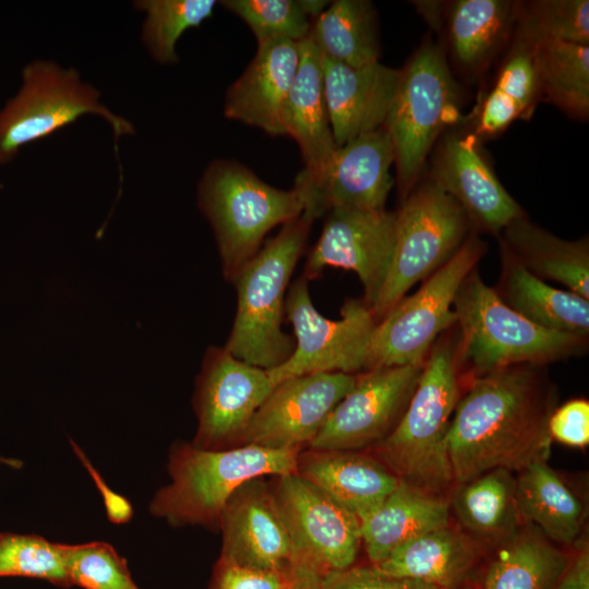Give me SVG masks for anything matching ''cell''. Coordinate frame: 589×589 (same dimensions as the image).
Here are the masks:
<instances>
[{
  "instance_id": "cell-1",
  "label": "cell",
  "mask_w": 589,
  "mask_h": 589,
  "mask_svg": "<svg viewBox=\"0 0 589 589\" xmlns=\"http://www.w3.org/2000/svg\"><path fill=\"white\" fill-rule=\"evenodd\" d=\"M542 365L515 364L476 376L452 416L446 449L453 480L546 460L554 390Z\"/></svg>"
},
{
  "instance_id": "cell-2",
  "label": "cell",
  "mask_w": 589,
  "mask_h": 589,
  "mask_svg": "<svg viewBox=\"0 0 589 589\" xmlns=\"http://www.w3.org/2000/svg\"><path fill=\"white\" fill-rule=\"evenodd\" d=\"M457 341L458 332L434 344L400 420L374 445L376 458L400 480L433 494L454 481L446 437L459 399Z\"/></svg>"
},
{
  "instance_id": "cell-3",
  "label": "cell",
  "mask_w": 589,
  "mask_h": 589,
  "mask_svg": "<svg viewBox=\"0 0 589 589\" xmlns=\"http://www.w3.org/2000/svg\"><path fill=\"white\" fill-rule=\"evenodd\" d=\"M301 450L254 445L208 450L176 443L168 462L171 483L156 492L149 512L173 527L218 526L228 498L241 484L297 472Z\"/></svg>"
},
{
  "instance_id": "cell-4",
  "label": "cell",
  "mask_w": 589,
  "mask_h": 589,
  "mask_svg": "<svg viewBox=\"0 0 589 589\" xmlns=\"http://www.w3.org/2000/svg\"><path fill=\"white\" fill-rule=\"evenodd\" d=\"M313 221L302 213L284 224L233 279L237 313L224 347L237 359L271 370L293 352L294 338L281 329L286 289Z\"/></svg>"
},
{
  "instance_id": "cell-5",
  "label": "cell",
  "mask_w": 589,
  "mask_h": 589,
  "mask_svg": "<svg viewBox=\"0 0 589 589\" xmlns=\"http://www.w3.org/2000/svg\"><path fill=\"white\" fill-rule=\"evenodd\" d=\"M197 205L213 228L223 274L230 283L262 248L268 231L298 218L304 209L296 188H274L227 159L214 160L205 169L197 185Z\"/></svg>"
},
{
  "instance_id": "cell-6",
  "label": "cell",
  "mask_w": 589,
  "mask_h": 589,
  "mask_svg": "<svg viewBox=\"0 0 589 589\" xmlns=\"http://www.w3.org/2000/svg\"><path fill=\"white\" fill-rule=\"evenodd\" d=\"M458 360L477 376L515 364L543 365L584 351L587 337L540 327L507 306L473 269L453 304Z\"/></svg>"
},
{
  "instance_id": "cell-7",
  "label": "cell",
  "mask_w": 589,
  "mask_h": 589,
  "mask_svg": "<svg viewBox=\"0 0 589 589\" xmlns=\"http://www.w3.org/2000/svg\"><path fill=\"white\" fill-rule=\"evenodd\" d=\"M459 85L443 48L424 39L400 69L384 128L395 152L398 192L417 185L436 140L459 118Z\"/></svg>"
},
{
  "instance_id": "cell-8",
  "label": "cell",
  "mask_w": 589,
  "mask_h": 589,
  "mask_svg": "<svg viewBox=\"0 0 589 589\" xmlns=\"http://www.w3.org/2000/svg\"><path fill=\"white\" fill-rule=\"evenodd\" d=\"M105 119L113 131L115 151L134 125L100 101V93L82 81L73 68L50 60H34L22 70L17 93L0 109V166L12 161L22 147L75 122L84 115Z\"/></svg>"
},
{
  "instance_id": "cell-9",
  "label": "cell",
  "mask_w": 589,
  "mask_h": 589,
  "mask_svg": "<svg viewBox=\"0 0 589 589\" xmlns=\"http://www.w3.org/2000/svg\"><path fill=\"white\" fill-rule=\"evenodd\" d=\"M484 252V242L471 231L459 250L425 278L418 291L400 299L376 323L364 371L423 364L438 336L456 325V293Z\"/></svg>"
},
{
  "instance_id": "cell-10",
  "label": "cell",
  "mask_w": 589,
  "mask_h": 589,
  "mask_svg": "<svg viewBox=\"0 0 589 589\" xmlns=\"http://www.w3.org/2000/svg\"><path fill=\"white\" fill-rule=\"evenodd\" d=\"M396 215L392 265L371 309L376 323L414 284L442 267L471 232L462 208L431 178L410 191Z\"/></svg>"
},
{
  "instance_id": "cell-11",
  "label": "cell",
  "mask_w": 589,
  "mask_h": 589,
  "mask_svg": "<svg viewBox=\"0 0 589 589\" xmlns=\"http://www.w3.org/2000/svg\"><path fill=\"white\" fill-rule=\"evenodd\" d=\"M308 283L299 277L286 296L285 316L293 328L294 349L284 363L266 370L274 386L312 373L358 374L365 370L376 325L370 309L361 299H347L340 318H327L315 309Z\"/></svg>"
},
{
  "instance_id": "cell-12",
  "label": "cell",
  "mask_w": 589,
  "mask_h": 589,
  "mask_svg": "<svg viewBox=\"0 0 589 589\" xmlns=\"http://www.w3.org/2000/svg\"><path fill=\"white\" fill-rule=\"evenodd\" d=\"M393 164L394 146L384 127L337 147L322 166L297 175L293 188L303 199V214L315 220L333 208L384 209Z\"/></svg>"
},
{
  "instance_id": "cell-13",
  "label": "cell",
  "mask_w": 589,
  "mask_h": 589,
  "mask_svg": "<svg viewBox=\"0 0 589 589\" xmlns=\"http://www.w3.org/2000/svg\"><path fill=\"white\" fill-rule=\"evenodd\" d=\"M271 483L290 534L297 566L326 574L354 565L361 522L351 512L297 472Z\"/></svg>"
},
{
  "instance_id": "cell-14",
  "label": "cell",
  "mask_w": 589,
  "mask_h": 589,
  "mask_svg": "<svg viewBox=\"0 0 589 589\" xmlns=\"http://www.w3.org/2000/svg\"><path fill=\"white\" fill-rule=\"evenodd\" d=\"M273 388L266 370L237 359L225 347L209 346L196 378L197 431L192 444L208 450L239 446Z\"/></svg>"
},
{
  "instance_id": "cell-15",
  "label": "cell",
  "mask_w": 589,
  "mask_h": 589,
  "mask_svg": "<svg viewBox=\"0 0 589 589\" xmlns=\"http://www.w3.org/2000/svg\"><path fill=\"white\" fill-rule=\"evenodd\" d=\"M396 212L333 208L322 232L308 254L303 277H320L326 267L354 272L363 287L361 300L370 309L376 303L393 261Z\"/></svg>"
},
{
  "instance_id": "cell-16",
  "label": "cell",
  "mask_w": 589,
  "mask_h": 589,
  "mask_svg": "<svg viewBox=\"0 0 589 589\" xmlns=\"http://www.w3.org/2000/svg\"><path fill=\"white\" fill-rule=\"evenodd\" d=\"M423 364L358 373L354 386L330 412L310 449L358 450L380 443L400 420Z\"/></svg>"
},
{
  "instance_id": "cell-17",
  "label": "cell",
  "mask_w": 589,
  "mask_h": 589,
  "mask_svg": "<svg viewBox=\"0 0 589 589\" xmlns=\"http://www.w3.org/2000/svg\"><path fill=\"white\" fill-rule=\"evenodd\" d=\"M356 381L357 374L328 372L301 375L275 385L250 421L239 446L302 449Z\"/></svg>"
},
{
  "instance_id": "cell-18",
  "label": "cell",
  "mask_w": 589,
  "mask_h": 589,
  "mask_svg": "<svg viewBox=\"0 0 589 589\" xmlns=\"http://www.w3.org/2000/svg\"><path fill=\"white\" fill-rule=\"evenodd\" d=\"M254 478L228 498L220 518V558L235 565L266 572L291 573L296 551L272 485Z\"/></svg>"
},
{
  "instance_id": "cell-19",
  "label": "cell",
  "mask_w": 589,
  "mask_h": 589,
  "mask_svg": "<svg viewBox=\"0 0 589 589\" xmlns=\"http://www.w3.org/2000/svg\"><path fill=\"white\" fill-rule=\"evenodd\" d=\"M479 143L471 132L446 131L430 178L458 203L474 233L500 235L525 213L495 176Z\"/></svg>"
},
{
  "instance_id": "cell-20",
  "label": "cell",
  "mask_w": 589,
  "mask_h": 589,
  "mask_svg": "<svg viewBox=\"0 0 589 589\" xmlns=\"http://www.w3.org/2000/svg\"><path fill=\"white\" fill-rule=\"evenodd\" d=\"M325 99L337 147L384 125L400 69L350 67L322 57Z\"/></svg>"
},
{
  "instance_id": "cell-21",
  "label": "cell",
  "mask_w": 589,
  "mask_h": 589,
  "mask_svg": "<svg viewBox=\"0 0 589 589\" xmlns=\"http://www.w3.org/2000/svg\"><path fill=\"white\" fill-rule=\"evenodd\" d=\"M299 58V43L274 39L259 44L252 61L226 92V118L256 127L272 136L285 135L281 109Z\"/></svg>"
},
{
  "instance_id": "cell-22",
  "label": "cell",
  "mask_w": 589,
  "mask_h": 589,
  "mask_svg": "<svg viewBox=\"0 0 589 589\" xmlns=\"http://www.w3.org/2000/svg\"><path fill=\"white\" fill-rule=\"evenodd\" d=\"M518 1L456 0L444 4V32L450 69L480 77L508 46L515 31Z\"/></svg>"
},
{
  "instance_id": "cell-23",
  "label": "cell",
  "mask_w": 589,
  "mask_h": 589,
  "mask_svg": "<svg viewBox=\"0 0 589 589\" xmlns=\"http://www.w3.org/2000/svg\"><path fill=\"white\" fill-rule=\"evenodd\" d=\"M297 473L306 479L360 522L372 515L395 490L399 478L377 458L354 450L300 453Z\"/></svg>"
},
{
  "instance_id": "cell-24",
  "label": "cell",
  "mask_w": 589,
  "mask_h": 589,
  "mask_svg": "<svg viewBox=\"0 0 589 589\" xmlns=\"http://www.w3.org/2000/svg\"><path fill=\"white\" fill-rule=\"evenodd\" d=\"M534 40L515 26L494 81L470 115V132L479 140L502 134L517 119L531 117L541 100Z\"/></svg>"
},
{
  "instance_id": "cell-25",
  "label": "cell",
  "mask_w": 589,
  "mask_h": 589,
  "mask_svg": "<svg viewBox=\"0 0 589 589\" xmlns=\"http://www.w3.org/2000/svg\"><path fill=\"white\" fill-rule=\"evenodd\" d=\"M299 67L281 109L285 135L301 151L304 168L322 166L337 148L324 93L322 56L308 37L299 41Z\"/></svg>"
},
{
  "instance_id": "cell-26",
  "label": "cell",
  "mask_w": 589,
  "mask_h": 589,
  "mask_svg": "<svg viewBox=\"0 0 589 589\" xmlns=\"http://www.w3.org/2000/svg\"><path fill=\"white\" fill-rule=\"evenodd\" d=\"M449 505L437 494L399 480L380 507L361 522V539L371 565L404 543L448 525Z\"/></svg>"
},
{
  "instance_id": "cell-27",
  "label": "cell",
  "mask_w": 589,
  "mask_h": 589,
  "mask_svg": "<svg viewBox=\"0 0 589 589\" xmlns=\"http://www.w3.org/2000/svg\"><path fill=\"white\" fill-rule=\"evenodd\" d=\"M500 247L541 280L560 283L589 299V241L561 239L525 216L500 233Z\"/></svg>"
},
{
  "instance_id": "cell-28",
  "label": "cell",
  "mask_w": 589,
  "mask_h": 589,
  "mask_svg": "<svg viewBox=\"0 0 589 589\" xmlns=\"http://www.w3.org/2000/svg\"><path fill=\"white\" fill-rule=\"evenodd\" d=\"M479 558V545L447 525L404 543L375 567L394 577L456 589Z\"/></svg>"
},
{
  "instance_id": "cell-29",
  "label": "cell",
  "mask_w": 589,
  "mask_h": 589,
  "mask_svg": "<svg viewBox=\"0 0 589 589\" xmlns=\"http://www.w3.org/2000/svg\"><path fill=\"white\" fill-rule=\"evenodd\" d=\"M502 271L494 288L512 310L545 329L587 337L589 299L548 285L500 247Z\"/></svg>"
},
{
  "instance_id": "cell-30",
  "label": "cell",
  "mask_w": 589,
  "mask_h": 589,
  "mask_svg": "<svg viewBox=\"0 0 589 589\" xmlns=\"http://www.w3.org/2000/svg\"><path fill=\"white\" fill-rule=\"evenodd\" d=\"M515 505L517 515L549 540L572 544L582 529V503L546 460L534 461L518 472Z\"/></svg>"
},
{
  "instance_id": "cell-31",
  "label": "cell",
  "mask_w": 589,
  "mask_h": 589,
  "mask_svg": "<svg viewBox=\"0 0 589 589\" xmlns=\"http://www.w3.org/2000/svg\"><path fill=\"white\" fill-rule=\"evenodd\" d=\"M570 556L539 529H514L486 567L483 589H552Z\"/></svg>"
},
{
  "instance_id": "cell-32",
  "label": "cell",
  "mask_w": 589,
  "mask_h": 589,
  "mask_svg": "<svg viewBox=\"0 0 589 589\" xmlns=\"http://www.w3.org/2000/svg\"><path fill=\"white\" fill-rule=\"evenodd\" d=\"M309 38L321 56L350 67L378 62L377 15L366 0H336L312 22Z\"/></svg>"
},
{
  "instance_id": "cell-33",
  "label": "cell",
  "mask_w": 589,
  "mask_h": 589,
  "mask_svg": "<svg viewBox=\"0 0 589 589\" xmlns=\"http://www.w3.org/2000/svg\"><path fill=\"white\" fill-rule=\"evenodd\" d=\"M541 99L568 117L586 120L589 115V46L539 39L534 43Z\"/></svg>"
},
{
  "instance_id": "cell-34",
  "label": "cell",
  "mask_w": 589,
  "mask_h": 589,
  "mask_svg": "<svg viewBox=\"0 0 589 589\" xmlns=\"http://www.w3.org/2000/svg\"><path fill=\"white\" fill-rule=\"evenodd\" d=\"M516 478L497 468L461 483L453 507L460 524L483 538L507 537L516 527Z\"/></svg>"
},
{
  "instance_id": "cell-35",
  "label": "cell",
  "mask_w": 589,
  "mask_h": 589,
  "mask_svg": "<svg viewBox=\"0 0 589 589\" xmlns=\"http://www.w3.org/2000/svg\"><path fill=\"white\" fill-rule=\"evenodd\" d=\"M215 0H139L134 8L146 12L142 41L152 58L161 64L178 62L176 44L191 27L212 16Z\"/></svg>"
},
{
  "instance_id": "cell-36",
  "label": "cell",
  "mask_w": 589,
  "mask_h": 589,
  "mask_svg": "<svg viewBox=\"0 0 589 589\" xmlns=\"http://www.w3.org/2000/svg\"><path fill=\"white\" fill-rule=\"evenodd\" d=\"M0 577H27L71 587L64 544L38 534L0 532Z\"/></svg>"
},
{
  "instance_id": "cell-37",
  "label": "cell",
  "mask_w": 589,
  "mask_h": 589,
  "mask_svg": "<svg viewBox=\"0 0 589 589\" xmlns=\"http://www.w3.org/2000/svg\"><path fill=\"white\" fill-rule=\"evenodd\" d=\"M516 25L534 41L552 39L589 46V1H518Z\"/></svg>"
},
{
  "instance_id": "cell-38",
  "label": "cell",
  "mask_w": 589,
  "mask_h": 589,
  "mask_svg": "<svg viewBox=\"0 0 589 589\" xmlns=\"http://www.w3.org/2000/svg\"><path fill=\"white\" fill-rule=\"evenodd\" d=\"M220 3L247 23L257 45L274 39L299 43L310 35L312 22L300 0H225Z\"/></svg>"
},
{
  "instance_id": "cell-39",
  "label": "cell",
  "mask_w": 589,
  "mask_h": 589,
  "mask_svg": "<svg viewBox=\"0 0 589 589\" xmlns=\"http://www.w3.org/2000/svg\"><path fill=\"white\" fill-rule=\"evenodd\" d=\"M64 556L71 586L82 589H140L132 579L125 558L107 542L64 544Z\"/></svg>"
},
{
  "instance_id": "cell-40",
  "label": "cell",
  "mask_w": 589,
  "mask_h": 589,
  "mask_svg": "<svg viewBox=\"0 0 589 589\" xmlns=\"http://www.w3.org/2000/svg\"><path fill=\"white\" fill-rule=\"evenodd\" d=\"M324 589H438L409 578H399L381 572L373 565L351 566L323 575Z\"/></svg>"
},
{
  "instance_id": "cell-41",
  "label": "cell",
  "mask_w": 589,
  "mask_h": 589,
  "mask_svg": "<svg viewBox=\"0 0 589 589\" xmlns=\"http://www.w3.org/2000/svg\"><path fill=\"white\" fill-rule=\"evenodd\" d=\"M294 577L291 573L245 568L218 558L208 589H289Z\"/></svg>"
},
{
  "instance_id": "cell-42",
  "label": "cell",
  "mask_w": 589,
  "mask_h": 589,
  "mask_svg": "<svg viewBox=\"0 0 589 589\" xmlns=\"http://www.w3.org/2000/svg\"><path fill=\"white\" fill-rule=\"evenodd\" d=\"M549 433L561 444L584 448L589 444V402L572 399L554 409L549 419Z\"/></svg>"
},
{
  "instance_id": "cell-43",
  "label": "cell",
  "mask_w": 589,
  "mask_h": 589,
  "mask_svg": "<svg viewBox=\"0 0 589 589\" xmlns=\"http://www.w3.org/2000/svg\"><path fill=\"white\" fill-rule=\"evenodd\" d=\"M70 442L74 453L76 454L81 462L85 466L92 479L94 480L95 485L101 493L108 519L112 524L118 525L129 522L133 517V507L130 501L127 497L112 491L107 485L100 473L93 467V465L82 452V449L77 446V444L74 443L72 440Z\"/></svg>"
},
{
  "instance_id": "cell-44",
  "label": "cell",
  "mask_w": 589,
  "mask_h": 589,
  "mask_svg": "<svg viewBox=\"0 0 589 589\" xmlns=\"http://www.w3.org/2000/svg\"><path fill=\"white\" fill-rule=\"evenodd\" d=\"M552 589H589V546L581 542Z\"/></svg>"
},
{
  "instance_id": "cell-45",
  "label": "cell",
  "mask_w": 589,
  "mask_h": 589,
  "mask_svg": "<svg viewBox=\"0 0 589 589\" xmlns=\"http://www.w3.org/2000/svg\"><path fill=\"white\" fill-rule=\"evenodd\" d=\"M289 589H324L323 574L308 566L298 565Z\"/></svg>"
},
{
  "instance_id": "cell-46",
  "label": "cell",
  "mask_w": 589,
  "mask_h": 589,
  "mask_svg": "<svg viewBox=\"0 0 589 589\" xmlns=\"http://www.w3.org/2000/svg\"><path fill=\"white\" fill-rule=\"evenodd\" d=\"M416 3L418 11L431 27L441 31L444 3L438 1H419Z\"/></svg>"
},
{
  "instance_id": "cell-47",
  "label": "cell",
  "mask_w": 589,
  "mask_h": 589,
  "mask_svg": "<svg viewBox=\"0 0 589 589\" xmlns=\"http://www.w3.org/2000/svg\"><path fill=\"white\" fill-rule=\"evenodd\" d=\"M305 14L315 20L330 2L323 0H300Z\"/></svg>"
},
{
  "instance_id": "cell-48",
  "label": "cell",
  "mask_w": 589,
  "mask_h": 589,
  "mask_svg": "<svg viewBox=\"0 0 589 589\" xmlns=\"http://www.w3.org/2000/svg\"><path fill=\"white\" fill-rule=\"evenodd\" d=\"M0 462L4 464V465H8L10 467H13V468H21L22 467V461L17 460V459L0 457Z\"/></svg>"
},
{
  "instance_id": "cell-49",
  "label": "cell",
  "mask_w": 589,
  "mask_h": 589,
  "mask_svg": "<svg viewBox=\"0 0 589 589\" xmlns=\"http://www.w3.org/2000/svg\"><path fill=\"white\" fill-rule=\"evenodd\" d=\"M456 589H470V588H466V587L462 588V586H461V587H458Z\"/></svg>"
}]
</instances>
